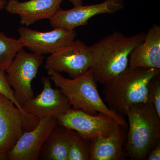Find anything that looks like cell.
<instances>
[{"mask_svg": "<svg viewBox=\"0 0 160 160\" xmlns=\"http://www.w3.org/2000/svg\"><path fill=\"white\" fill-rule=\"evenodd\" d=\"M8 160L7 156L6 155H4L0 152V160Z\"/></svg>", "mask_w": 160, "mask_h": 160, "instance_id": "cell-23", "label": "cell"}, {"mask_svg": "<svg viewBox=\"0 0 160 160\" xmlns=\"http://www.w3.org/2000/svg\"><path fill=\"white\" fill-rule=\"evenodd\" d=\"M47 73L51 81L65 95L72 109L92 115L99 112L106 113L125 129H128L126 120L122 116L109 109L100 97L91 68L75 78H67L60 72L52 70H47Z\"/></svg>", "mask_w": 160, "mask_h": 160, "instance_id": "cell-2", "label": "cell"}, {"mask_svg": "<svg viewBox=\"0 0 160 160\" xmlns=\"http://www.w3.org/2000/svg\"><path fill=\"white\" fill-rule=\"evenodd\" d=\"M62 0H29L21 2L9 0L5 9L7 12L19 16L20 22L28 26L43 19H50L60 9Z\"/></svg>", "mask_w": 160, "mask_h": 160, "instance_id": "cell-13", "label": "cell"}, {"mask_svg": "<svg viewBox=\"0 0 160 160\" xmlns=\"http://www.w3.org/2000/svg\"><path fill=\"white\" fill-rule=\"evenodd\" d=\"M19 39L0 32V71L6 72L20 50L24 48Z\"/></svg>", "mask_w": 160, "mask_h": 160, "instance_id": "cell-17", "label": "cell"}, {"mask_svg": "<svg viewBox=\"0 0 160 160\" xmlns=\"http://www.w3.org/2000/svg\"><path fill=\"white\" fill-rule=\"evenodd\" d=\"M119 125L107 136L90 139L89 160H122L127 156L123 148L126 137V130Z\"/></svg>", "mask_w": 160, "mask_h": 160, "instance_id": "cell-15", "label": "cell"}, {"mask_svg": "<svg viewBox=\"0 0 160 160\" xmlns=\"http://www.w3.org/2000/svg\"><path fill=\"white\" fill-rule=\"evenodd\" d=\"M129 66L132 68L160 69V26L154 24L145 34L143 42L129 56Z\"/></svg>", "mask_w": 160, "mask_h": 160, "instance_id": "cell-14", "label": "cell"}, {"mask_svg": "<svg viewBox=\"0 0 160 160\" xmlns=\"http://www.w3.org/2000/svg\"><path fill=\"white\" fill-rule=\"evenodd\" d=\"M159 73V69L129 66L114 81L104 85V102L111 110L122 116L125 115L129 106L148 102L149 82Z\"/></svg>", "mask_w": 160, "mask_h": 160, "instance_id": "cell-4", "label": "cell"}, {"mask_svg": "<svg viewBox=\"0 0 160 160\" xmlns=\"http://www.w3.org/2000/svg\"><path fill=\"white\" fill-rule=\"evenodd\" d=\"M25 131L27 125L22 112L0 93V152L7 156Z\"/></svg>", "mask_w": 160, "mask_h": 160, "instance_id": "cell-12", "label": "cell"}, {"mask_svg": "<svg viewBox=\"0 0 160 160\" xmlns=\"http://www.w3.org/2000/svg\"><path fill=\"white\" fill-rule=\"evenodd\" d=\"M90 155V140L83 138L73 130L68 160H89Z\"/></svg>", "mask_w": 160, "mask_h": 160, "instance_id": "cell-18", "label": "cell"}, {"mask_svg": "<svg viewBox=\"0 0 160 160\" xmlns=\"http://www.w3.org/2000/svg\"><path fill=\"white\" fill-rule=\"evenodd\" d=\"M124 8V0H105L98 4L74 6L69 10L60 8L49 21L53 28L73 30L78 27L88 25L89 20L95 16L114 14Z\"/></svg>", "mask_w": 160, "mask_h": 160, "instance_id": "cell-8", "label": "cell"}, {"mask_svg": "<svg viewBox=\"0 0 160 160\" xmlns=\"http://www.w3.org/2000/svg\"><path fill=\"white\" fill-rule=\"evenodd\" d=\"M57 120L59 125L74 130L89 140L100 136H107L121 125L106 113L99 112L92 115L72 108L58 118Z\"/></svg>", "mask_w": 160, "mask_h": 160, "instance_id": "cell-7", "label": "cell"}, {"mask_svg": "<svg viewBox=\"0 0 160 160\" xmlns=\"http://www.w3.org/2000/svg\"><path fill=\"white\" fill-rule=\"evenodd\" d=\"M145 34L141 32L127 36L115 31L90 46L91 68L96 82L106 85L124 72L129 67L132 52L143 42Z\"/></svg>", "mask_w": 160, "mask_h": 160, "instance_id": "cell-1", "label": "cell"}, {"mask_svg": "<svg viewBox=\"0 0 160 160\" xmlns=\"http://www.w3.org/2000/svg\"><path fill=\"white\" fill-rule=\"evenodd\" d=\"M62 1H63V0H62ZM67 1L70 2L74 6L83 5V0H67Z\"/></svg>", "mask_w": 160, "mask_h": 160, "instance_id": "cell-22", "label": "cell"}, {"mask_svg": "<svg viewBox=\"0 0 160 160\" xmlns=\"http://www.w3.org/2000/svg\"><path fill=\"white\" fill-rule=\"evenodd\" d=\"M91 63L90 46L77 39L50 54L46 60L45 68L47 70L66 72L72 78H75L88 71Z\"/></svg>", "mask_w": 160, "mask_h": 160, "instance_id": "cell-6", "label": "cell"}, {"mask_svg": "<svg viewBox=\"0 0 160 160\" xmlns=\"http://www.w3.org/2000/svg\"><path fill=\"white\" fill-rule=\"evenodd\" d=\"M57 118L48 117L40 119L37 126L25 131L12 149L7 154L9 160H37L43 145L58 125Z\"/></svg>", "mask_w": 160, "mask_h": 160, "instance_id": "cell-11", "label": "cell"}, {"mask_svg": "<svg viewBox=\"0 0 160 160\" xmlns=\"http://www.w3.org/2000/svg\"><path fill=\"white\" fill-rule=\"evenodd\" d=\"M43 89L40 94L24 103V111L30 116L40 120L63 115L71 108L67 98L60 89H53L49 76L42 79Z\"/></svg>", "mask_w": 160, "mask_h": 160, "instance_id": "cell-9", "label": "cell"}, {"mask_svg": "<svg viewBox=\"0 0 160 160\" xmlns=\"http://www.w3.org/2000/svg\"><path fill=\"white\" fill-rule=\"evenodd\" d=\"M129 122L127 156L132 160H143L160 143V117L152 104L147 102L129 106L125 112Z\"/></svg>", "mask_w": 160, "mask_h": 160, "instance_id": "cell-3", "label": "cell"}, {"mask_svg": "<svg viewBox=\"0 0 160 160\" xmlns=\"http://www.w3.org/2000/svg\"><path fill=\"white\" fill-rule=\"evenodd\" d=\"M0 93L12 101L15 106L22 112L23 117L27 121H30L32 117L26 113L19 104L14 96V91L7 82L6 72L0 71Z\"/></svg>", "mask_w": 160, "mask_h": 160, "instance_id": "cell-20", "label": "cell"}, {"mask_svg": "<svg viewBox=\"0 0 160 160\" xmlns=\"http://www.w3.org/2000/svg\"><path fill=\"white\" fill-rule=\"evenodd\" d=\"M18 31L24 47L40 55L54 53L71 44L77 37L75 30L58 27L50 31L40 32L22 27Z\"/></svg>", "mask_w": 160, "mask_h": 160, "instance_id": "cell-10", "label": "cell"}, {"mask_svg": "<svg viewBox=\"0 0 160 160\" xmlns=\"http://www.w3.org/2000/svg\"><path fill=\"white\" fill-rule=\"evenodd\" d=\"M73 132L58 124L44 143L40 155L46 160H68Z\"/></svg>", "mask_w": 160, "mask_h": 160, "instance_id": "cell-16", "label": "cell"}, {"mask_svg": "<svg viewBox=\"0 0 160 160\" xmlns=\"http://www.w3.org/2000/svg\"><path fill=\"white\" fill-rule=\"evenodd\" d=\"M147 158L149 160H160V143L152 149L147 156Z\"/></svg>", "mask_w": 160, "mask_h": 160, "instance_id": "cell-21", "label": "cell"}, {"mask_svg": "<svg viewBox=\"0 0 160 160\" xmlns=\"http://www.w3.org/2000/svg\"><path fill=\"white\" fill-rule=\"evenodd\" d=\"M148 102L152 104L160 117V73L155 76L149 82Z\"/></svg>", "mask_w": 160, "mask_h": 160, "instance_id": "cell-19", "label": "cell"}, {"mask_svg": "<svg viewBox=\"0 0 160 160\" xmlns=\"http://www.w3.org/2000/svg\"><path fill=\"white\" fill-rule=\"evenodd\" d=\"M43 55L29 53L22 48L6 69L7 82L12 88L15 97L21 106L34 97L31 83L43 64Z\"/></svg>", "mask_w": 160, "mask_h": 160, "instance_id": "cell-5", "label": "cell"}]
</instances>
